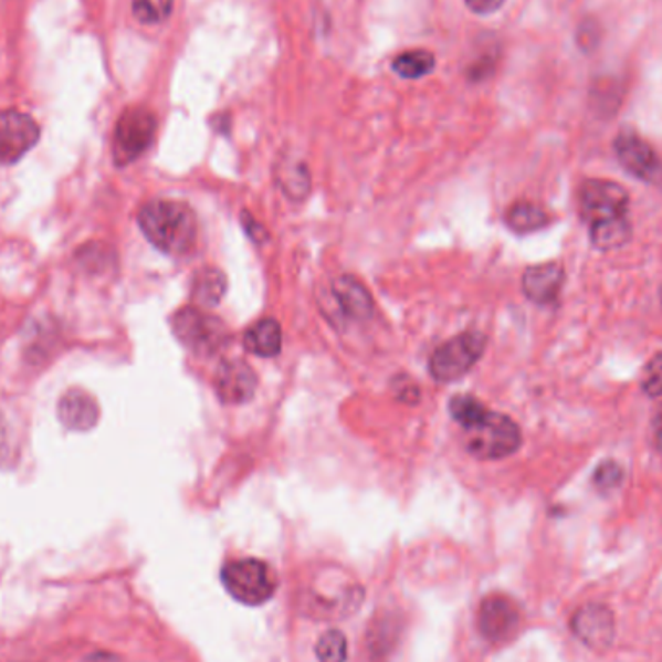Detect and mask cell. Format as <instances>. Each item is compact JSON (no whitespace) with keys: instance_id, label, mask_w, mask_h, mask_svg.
<instances>
[{"instance_id":"6da1fadb","label":"cell","mask_w":662,"mask_h":662,"mask_svg":"<svg viewBox=\"0 0 662 662\" xmlns=\"http://www.w3.org/2000/svg\"><path fill=\"white\" fill-rule=\"evenodd\" d=\"M141 233L157 250L169 256H182L192 250L198 237L196 213L188 203L154 200L138 213Z\"/></svg>"},{"instance_id":"7a4b0ae2","label":"cell","mask_w":662,"mask_h":662,"mask_svg":"<svg viewBox=\"0 0 662 662\" xmlns=\"http://www.w3.org/2000/svg\"><path fill=\"white\" fill-rule=\"evenodd\" d=\"M522 442V429L507 414L486 411L463 429V444L475 460H504L517 452Z\"/></svg>"},{"instance_id":"3957f363","label":"cell","mask_w":662,"mask_h":662,"mask_svg":"<svg viewBox=\"0 0 662 662\" xmlns=\"http://www.w3.org/2000/svg\"><path fill=\"white\" fill-rule=\"evenodd\" d=\"M227 592L246 607H260L277 591V576L265 561L256 558L227 561L221 569Z\"/></svg>"},{"instance_id":"277c9868","label":"cell","mask_w":662,"mask_h":662,"mask_svg":"<svg viewBox=\"0 0 662 662\" xmlns=\"http://www.w3.org/2000/svg\"><path fill=\"white\" fill-rule=\"evenodd\" d=\"M579 213L585 225L630 218V195L614 180L587 179L579 187Z\"/></svg>"},{"instance_id":"5b68a950","label":"cell","mask_w":662,"mask_h":662,"mask_svg":"<svg viewBox=\"0 0 662 662\" xmlns=\"http://www.w3.org/2000/svg\"><path fill=\"white\" fill-rule=\"evenodd\" d=\"M486 337L481 332H465L440 345L430 359V375L438 382H455L467 375L483 357Z\"/></svg>"},{"instance_id":"8992f818","label":"cell","mask_w":662,"mask_h":662,"mask_svg":"<svg viewBox=\"0 0 662 662\" xmlns=\"http://www.w3.org/2000/svg\"><path fill=\"white\" fill-rule=\"evenodd\" d=\"M172 332L180 344L198 355H216L227 344L225 324L210 314L187 306L172 316Z\"/></svg>"},{"instance_id":"52a82bcc","label":"cell","mask_w":662,"mask_h":662,"mask_svg":"<svg viewBox=\"0 0 662 662\" xmlns=\"http://www.w3.org/2000/svg\"><path fill=\"white\" fill-rule=\"evenodd\" d=\"M157 118L146 107H130L118 118L113 138V157L118 167L130 165L148 151L156 138Z\"/></svg>"},{"instance_id":"ba28073f","label":"cell","mask_w":662,"mask_h":662,"mask_svg":"<svg viewBox=\"0 0 662 662\" xmlns=\"http://www.w3.org/2000/svg\"><path fill=\"white\" fill-rule=\"evenodd\" d=\"M569 630L587 649L602 653L614 643V612L602 602H585L569 618Z\"/></svg>"},{"instance_id":"9c48e42d","label":"cell","mask_w":662,"mask_h":662,"mask_svg":"<svg viewBox=\"0 0 662 662\" xmlns=\"http://www.w3.org/2000/svg\"><path fill=\"white\" fill-rule=\"evenodd\" d=\"M614 154L623 169L635 179L651 187H662V159L639 134L633 130L618 134Z\"/></svg>"},{"instance_id":"30bf717a","label":"cell","mask_w":662,"mask_h":662,"mask_svg":"<svg viewBox=\"0 0 662 662\" xmlns=\"http://www.w3.org/2000/svg\"><path fill=\"white\" fill-rule=\"evenodd\" d=\"M41 130L30 115L0 111V167L14 165L40 141Z\"/></svg>"},{"instance_id":"8fae6325","label":"cell","mask_w":662,"mask_h":662,"mask_svg":"<svg viewBox=\"0 0 662 662\" xmlns=\"http://www.w3.org/2000/svg\"><path fill=\"white\" fill-rule=\"evenodd\" d=\"M522 623V612L514 599L496 592L488 595L479 608V630L483 638L491 643H506L515 638Z\"/></svg>"},{"instance_id":"7c38bea8","label":"cell","mask_w":662,"mask_h":662,"mask_svg":"<svg viewBox=\"0 0 662 662\" xmlns=\"http://www.w3.org/2000/svg\"><path fill=\"white\" fill-rule=\"evenodd\" d=\"M256 372L244 360H227L216 372V391L225 406H241L254 398Z\"/></svg>"},{"instance_id":"4fadbf2b","label":"cell","mask_w":662,"mask_h":662,"mask_svg":"<svg viewBox=\"0 0 662 662\" xmlns=\"http://www.w3.org/2000/svg\"><path fill=\"white\" fill-rule=\"evenodd\" d=\"M566 281V272L556 262L530 265L523 273V293L537 304H553L558 301Z\"/></svg>"},{"instance_id":"5bb4252c","label":"cell","mask_w":662,"mask_h":662,"mask_svg":"<svg viewBox=\"0 0 662 662\" xmlns=\"http://www.w3.org/2000/svg\"><path fill=\"white\" fill-rule=\"evenodd\" d=\"M59 419L66 429L84 432L99 421V406L87 391L69 390L59 401Z\"/></svg>"},{"instance_id":"9a60e30c","label":"cell","mask_w":662,"mask_h":662,"mask_svg":"<svg viewBox=\"0 0 662 662\" xmlns=\"http://www.w3.org/2000/svg\"><path fill=\"white\" fill-rule=\"evenodd\" d=\"M399 638H401V620L398 616L378 614L368 628V654L372 662H388L391 653L398 647Z\"/></svg>"},{"instance_id":"2e32d148","label":"cell","mask_w":662,"mask_h":662,"mask_svg":"<svg viewBox=\"0 0 662 662\" xmlns=\"http://www.w3.org/2000/svg\"><path fill=\"white\" fill-rule=\"evenodd\" d=\"M334 296L349 318L368 319L375 312V303L367 287L351 275H344L334 283Z\"/></svg>"},{"instance_id":"e0dca14e","label":"cell","mask_w":662,"mask_h":662,"mask_svg":"<svg viewBox=\"0 0 662 662\" xmlns=\"http://www.w3.org/2000/svg\"><path fill=\"white\" fill-rule=\"evenodd\" d=\"M281 344H283L281 326L272 318L260 319L244 334V349L264 359H272L275 355H280Z\"/></svg>"},{"instance_id":"ac0fdd59","label":"cell","mask_w":662,"mask_h":662,"mask_svg":"<svg viewBox=\"0 0 662 662\" xmlns=\"http://www.w3.org/2000/svg\"><path fill=\"white\" fill-rule=\"evenodd\" d=\"M227 277L225 273L218 267H202L196 273L192 281V296L196 303L206 308L218 306L219 301L225 296Z\"/></svg>"},{"instance_id":"d6986e66","label":"cell","mask_w":662,"mask_h":662,"mask_svg":"<svg viewBox=\"0 0 662 662\" xmlns=\"http://www.w3.org/2000/svg\"><path fill=\"white\" fill-rule=\"evenodd\" d=\"M506 223L514 233L529 234L545 229L550 223V216L537 203L517 202L507 210Z\"/></svg>"},{"instance_id":"ffe728a7","label":"cell","mask_w":662,"mask_h":662,"mask_svg":"<svg viewBox=\"0 0 662 662\" xmlns=\"http://www.w3.org/2000/svg\"><path fill=\"white\" fill-rule=\"evenodd\" d=\"M437 69V56L427 49L406 51L393 59L391 71L403 80H421Z\"/></svg>"},{"instance_id":"44dd1931","label":"cell","mask_w":662,"mask_h":662,"mask_svg":"<svg viewBox=\"0 0 662 662\" xmlns=\"http://www.w3.org/2000/svg\"><path fill=\"white\" fill-rule=\"evenodd\" d=\"M589 237H591L592 246L602 252L622 249L623 244L631 239L630 218L614 219V221L591 225L589 227Z\"/></svg>"},{"instance_id":"7402d4cb","label":"cell","mask_w":662,"mask_h":662,"mask_svg":"<svg viewBox=\"0 0 662 662\" xmlns=\"http://www.w3.org/2000/svg\"><path fill=\"white\" fill-rule=\"evenodd\" d=\"M277 182L283 188V195H287L293 200H303L311 190V175L304 164H288V161L281 164Z\"/></svg>"},{"instance_id":"603a6c76","label":"cell","mask_w":662,"mask_h":662,"mask_svg":"<svg viewBox=\"0 0 662 662\" xmlns=\"http://www.w3.org/2000/svg\"><path fill=\"white\" fill-rule=\"evenodd\" d=\"M316 656L319 662H345L349 656L347 638L339 630H329L316 643Z\"/></svg>"},{"instance_id":"cb8c5ba5","label":"cell","mask_w":662,"mask_h":662,"mask_svg":"<svg viewBox=\"0 0 662 662\" xmlns=\"http://www.w3.org/2000/svg\"><path fill=\"white\" fill-rule=\"evenodd\" d=\"M133 12L141 24H161L171 17L172 0H133Z\"/></svg>"},{"instance_id":"d4e9b609","label":"cell","mask_w":662,"mask_h":662,"mask_svg":"<svg viewBox=\"0 0 662 662\" xmlns=\"http://www.w3.org/2000/svg\"><path fill=\"white\" fill-rule=\"evenodd\" d=\"M488 409L473 396H455L450 401V414H452L453 421L460 422L461 429H465L471 422H475Z\"/></svg>"},{"instance_id":"484cf974","label":"cell","mask_w":662,"mask_h":662,"mask_svg":"<svg viewBox=\"0 0 662 662\" xmlns=\"http://www.w3.org/2000/svg\"><path fill=\"white\" fill-rule=\"evenodd\" d=\"M622 90L616 80H600L599 86L592 87V107L600 115H612L620 107Z\"/></svg>"},{"instance_id":"4316f807","label":"cell","mask_w":662,"mask_h":662,"mask_svg":"<svg viewBox=\"0 0 662 662\" xmlns=\"http://www.w3.org/2000/svg\"><path fill=\"white\" fill-rule=\"evenodd\" d=\"M623 481V469L620 463L608 460L602 461L595 475H592V484L597 486V491L600 492H612L622 484Z\"/></svg>"},{"instance_id":"83f0119b","label":"cell","mask_w":662,"mask_h":662,"mask_svg":"<svg viewBox=\"0 0 662 662\" xmlns=\"http://www.w3.org/2000/svg\"><path fill=\"white\" fill-rule=\"evenodd\" d=\"M641 390L649 398H662V353L647 360L645 368L641 372Z\"/></svg>"},{"instance_id":"f1b7e54d","label":"cell","mask_w":662,"mask_h":662,"mask_svg":"<svg viewBox=\"0 0 662 662\" xmlns=\"http://www.w3.org/2000/svg\"><path fill=\"white\" fill-rule=\"evenodd\" d=\"M600 41V28L595 20H585L584 24L577 30V43L579 48L591 53L592 49H597Z\"/></svg>"},{"instance_id":"f546056e","label":"cell","mask_w":662,"mask_h":662,"mask_svg":"<svg viewBox=\"0 0 662 662\" xmlns=\"http://www.w3.org/2000/svg\"><path fill=\"white\" fill-rule=\"evenodd\" d=\"M506 0H465L467 9L475 12L479 17H491L504 7Z\"/></svg>"},{"instance_id":"4dcf8cb0","label":"cell","mask_w":662,"mask_h":662,"mask_svg":"<svg viewBox=\"0 0 662 662\" xmlns=\"http://www.w3.org/2000/svg\"><path fill=\"white\" fill-rule=\"evenodd\" d=\"M494 63H496V56H481V59L469 69V80L476 82V80L488 78V74H491L492 69H494Z\"/></svg>"},{"instance_id":"1f68e13d","label":"cell","mask_w":662,"mask_h":662,"mask_svg":"<svg viewBox=\"0 0 662 662\" xmlns=\"http://www.w3.org/2000/svg\"><path fill=\"white\" fill-rule=\"evenodd\" d=\"M12 453H14V445L9 432V421L0 414V463H4Z\"/></svg>"},{"instance_id":"d6a6232c","label":"cell","mask_w":662,"mask_h":662,"mask_svg":"<svg viewBox=\"0 0 662 662\" xmlns=\"http://www.w3.org/2000/svg\"><path fill=\"white\" fill-rule=\"evenodd\" d=\"M242 221H244V227L252 237V241H265V231L256 219L250 218L249 213H242Z\"/></svg>"},{"instance_id":"836d02e7","label":"cell","mask_w":662,"mask_h":662,"mask_svg":"<svg viewBox=\"0 0 662 662\" xmlns=\"http://www.w3.org/2000/svg\"><path fill=\"white\" fill-rule=\"evenodd\" d=\"M653 438L656 452L662 455V403L656 406L653 413Z\"/></svg>"},{"instance_id":"e575fe53","label":"cell","mask_w":662,"mask_h":662,"mask_svg":"<svg viewBox=\"0 0 662 662\" xmlns=\"http://www.w3.org/2000/svg\"><path fill=\"white\" fill-rule=\"evenodd\" d=\"M86 662H123L115 654L109 653H94L87 656Z\"/></svg>"},{"instance_id":"d590c367","label":"cell","mask_w":662,"mask_h":662,"mask_svg":"<svg viewBox=\"0 0 662 662\" xmlns=\"http://www.w3.org/2000/svg\"><path fill=\"white\" fill-rule=\"evenodd\" d=\"M661 304H662V288H661Z\"/></svg>"}]
</instances>
